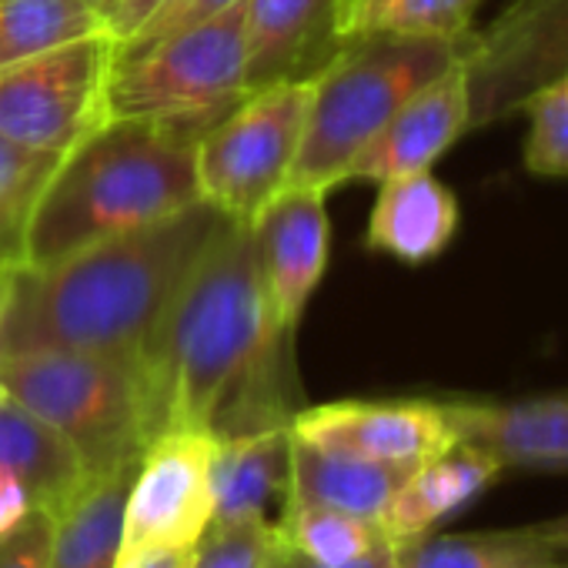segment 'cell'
I'll return each mask as SVG.
<instances>
[{
	"instance_id": "1",
	"label": "cell",
	"mask_w": 568,
	"mask_h": 568,
	"mask_svg": "<svg viewBox=\"0 0 568 568\" xmlns=\"http://www.w3.org/2000/svg\"><path fill=\"white\" fill-rule=\"evenodd\" d=\"M288 338L271 315L251 227L224 221L144 352L158 428L221 438L292 422L281 408Z\"/></svg>"
},
{
	"instance_id": "2",
	"label": "cell",
	"mask_w": 568,
	"mask_h": 568,
	"mask_svg": "<svg viewBox=\"0 0 568 568\" xmlns=\"http://www.w3.org/2000/svg\"><path fill=\"white\" fill-rule=\"evenodd\" d=\"M227 217L207 201L54 264H18L0 358L28 352H98L144 358L168 305Z\"/></svg>"
},
{
	"instance_id": "3",
	"label": "cell",
	"mask_w": 568,
	"mask_h": 568,
	"mask_svg": "<svg viewBox=\"0 0 568 568\" xmlns=\"http://www.w3.org/2000/svg\"><path fill=\"white\" fill-rule=\"evenodd\" d=\"M201 138L204 131L191 121L108 118L98 124L48 181L28 224L24 264H54L201 204Z\"/></svg>"
},
{
	"instance_id": "4",
	"label": "cell",
	"mask_w": 568,
	"mask_h": 568,
	"mask_svg": "<svg viewBox=\"0 0 568 568\" xmlns=\"http://www.w3.org/2000/svg\"><path fill=\"white\" fill-rule=\"evenodd\" d=\"M465 41L405 34L348 38L315 74L302 148L284 187L328 194L345 184L358 151L415 91L462 61Z\"/></svg>"
},
{
	"instance_id": "5",
	"label": "cell",
	"mask_w": 568,
	"mask_h": 568,
	"mask_svg": "<svg viewBox=\"0 0 568 568\" xmlns=\"http://www.w3.org/2000/svg\"><path fill=\"white\" fill-rule=\"evenodd\" d=\"M0 388L61 432L91 475L131 465L161 435L144 358L28 352L0 358Z\"/></svg>"
},
{
	"instance_id": "6",
	"label": "cell",
	"mask_w": 568,
	"mask_h": 568,
	"mask_svg": "<svg viewBox=\"0 0 568 568\" xmlns=\"http://www.w3.org/2000/svg\"><path fill=\"white\" fill-rule=\"evenodd\" d=\"M244 71V4H237L111 68L104 118L194 121L211 131L247 98Z\"/></svg>"
},
{
	"instance_id": "7",
	"label": "cell",
	"mask_w": 568,
	"mask_h": 568,
	"mask_svg": "<svg viewBox=\"0 0 568 568\" xmlns=\"http://www.w3.org/2000/svg\"><path fill=\"white\" fill-rule=\"evenodd\" d=\"M315 78L251 91L197 141L201 197L234 224H251L288 184L302 148Z\"/></svg>"
},
{
	"instance_id": "8",
	"label": "cell",
	"mask_w": 568,
	"mask_h": 568,
	"mask_svg": "<svg viewBox=\"0 0 568 568\" xmlns=\"http://www.w3.org/2000/svg\"><path fill=\"white\" fill-rule=\"evenodd\" d=\"M111 58L114 38L98 31L0 71V134L38 151L68 154L108 121Z\"/></svg>"
},
{
	"instance_id": "9",
	"label": "cell",
	"mask_w": 568,
	"mask_h": 568,
	"mask_svg": "<svg viewBox=\"0 0 568 568\" xmlns=\"http://www.w3.org/2000/svg\"><path fill=\"white\" fill-rule=\"evenodd\" d=\"M462 68L471 131L521 114L535 91L568 71V0H508L485 31L468 34Z\"/></svg>"
},
{
	"instance_id": "10",
	"label": "cell",
	"mask_w": 568,
	"mask_h": 568,
	"mask_svg": "<svg viewBox=\"0 0 568 568\" xmlns=\"http://www.w3.org/2000/svg\"><path fill=\"white\" fill-rule=\"evenodd\" d=\"M214 435L201 428H168L141 452L124 501L118 565L144 555L194 548L211 528V458Z\"/></svg>"
},
{
	"instance_id": "11",
	"label": "cell",
	"mask_w": 568,
	"mask_h": 568,
	"mask_svg": "<svg viewBox=\"0 0 568 568\" xmlns=\"http://www.w3.org/2000/svg\"><path fill=\"white\" fill-rule=\"evenodd\" d=\"M292 435L368 462L418 468L458 442L445 402H328L292 415Z\"/></svg>"
},
{
	"instance_id": "12",
	"label": "cell",
	"mask_w": 568,
	"mask_h": 568,
	"mask_svg": "<svg viewBox=\"0 0 568 568\" xmlns=\"http://www.w3.org/2000/svg\"><path fill=\"white\" fill-rule=\"evenodd\" d=\"M315 187H281L247 224L271 315L284 335H295L318 281L328 267V211Z\"/></svg>"
},
{
	"instance_id": "13",
	"label": "cell",
	"mask_w": 568,
	"mask_h": 568,
	"mask_svg": "<svg viewBox=\"0 0 568 568\" xmlns=\"http://www.w3.org/2000/svg\"><path fill=\"white\" fill-rule=\"evenodd\" d=\"M352 38V0H244L247 94L284 78H315Z\"/></svg>"
},
{
	"instance_id": "14",
	"label": "cell",
	"mask_w": 568,
	"mask_h": 568,
	"mask_svg": "<svg viewBox=\"0 0 568 568\" xmlns=\"http://www.w3.org/2000/svg\"><path fill=\"white\" fill-rule=\"evenodd\" d=\"M471 131V98L462 61L415 91L388 124L358 151L345 181H388L432 171V164Z\"/></svg>"
},
{
	"instance_id": "15",
	"label": "cell",
	"mask_w": 568,
	"mask_h": 568,
	"mask_svg": "<svg viewBox=\"0 0 568 568\" xmlns=\"http://www.w3.org/2000/svg\"><path fill=\"white\" fill-rule=\"evenodd\" d=\"M292 425H267L257 432L221 435L211 458V528L277 525L274 508L288 505Z\"/></svg>"
},
{
	"instance_id": "16",
	"label": "cell",
	"mask_w": 568,
	"mask_h": 568,
	"mask_svg": "<svg viewBox=\"0 0 568 568\" xmlns=\"http://www.w3.org/2000/svg\"><path fill=\"white\" fill-rule=\"evenodd\" d=\"M458 442L478 445L501 468H568V392L518 402H445Z\"/></svg>"
},
{
	"instance_id": "17",
	"label": "cell",
	"mask_w": 568,
	"mask_h": 568,
	"mask_svg": "<svg viewBox=\"0 0 568 568\" xmlns=\"http://www.w3.org/2000/svg\"><path fill=\"white\" fill-rule=\"evenodd\" d=\"M501 471V462L481 452L478 445L455 442L442 455L408 471V478L398 485L395 498L382 515L388 541L408 545L415 538L432 535L438 521H445L471 498H478Z\"/></svg>"
},
{
	"instance_id": "18",
	"label": "cell",
	"mask_w": 568,
	"mask_h": 568,
	"mask_svg": "<svg viewBox=\"0 0 568 568\" xmlns=\"http://www.w3.org/2000/svg\"><path fill=\"white\" fill-rule=\"evenodd\" d=\"M458 217L455 194L432 171L388 178L375 197L365 244L405 264H425L452 244Z\"/></svg>"
},
{
	"instance_id": "19",
	"label": "cell",
	"mask_w": 568,
	"mask_h": 568,
	"mask_svg": "<svg viewBox=\"0 0 568 568\" xmlns=\"http://www.w3.org/2000/svg\"><path fill=\"white\" fill-rule=\"evenodd\" d=\"M405 478H408V468L368 462V458L292 435L288 505L338 508V511H352L382 525V515Z\"/></svg>"
},
{
	"instance_id": "20",
	"label": "cell",
	"mask_w": 568,
	"mask_h": 568,
	"mask_svg": "<svg viewBox=\"0 0 568 568\" xmlns=\"http://www.w3.org/2000/svg\"><path fill=\"white\" fill-rule=\"evenodd\" d=\"M0 468L14 471L31 491L34 508L51 515H61L91 478L78 448L4 388H0Z\"/></svg>"
},
{
	"instance_id": "21",
	"label": "cell",
	"mask_w": 568,
	"mask_h": 568,
	"mask_svg": "<svg viewBox=\"0 0 568 568\" xmlns=\"http://www.w3.org/2000/svg\"><path fill=\"white\" fill-rule=\"evenodd\" d=\"M141 462V458H138ZM138 462L91 475L74 501L54 515L51 568H114L124 528V501Z\"/></svg>"
},
{
	"instance_id": "22",
	"label": "cell",
	"mask_w": 568,
	"mask_h": 568,
	"mask_svg": "<svg viewBox=\"0 0 568 568\" xmlns=\"http://www.w3.org/2000/svg\"><path fill=\"white\" fill-rule=\"evenodd\" d=\"M558 551L528 528L505 531H455V535H425L408 545H398L395 568H545Z\"/></svg>"
},
{
	"instance_id": "23",
	"label": "cell",
	"mask_w": 568,
	"mask_h": 568,
	"mask_svg": "<svg viewBox=\"0 0 568 568\" xmlns=\"http://www.w3.org/2000/svg\"><path fill=\"white\" fill-rule=\"evenodd\" d=\"M108 31L84 0H0V71Z\"/></svg>"
},
{
	"instance_id": "24",
	"label": "cell",
	"mask_w": 568,
	"mask_h": 568,
	"mask_svg": "<svg viewBox=\"0 0 568 568\" xmlns=\"http://www.w3.org/2000/svg\"><path fill=\"white\" fill-rule=\"evenodd\" d=\"M277 528L284 548H292L318 565H348L388 541L378 521L322 505H288Z\"/></svg>"
},
{
	"instance_id": "25",
	"label": "cell",
	"mask_w": 568,
	"mask_h": 568,
	"mask_svg": "<svg viewBox=\"0 0 568 568\" xmlns=\"http://www.w3.org/2000/svg\"><path fill=\"white\" fill-rule=\"evenodd\" d=\"M64 154L38 151L0 134V261L24 264L31 214Z\"/></svg>"
},
{
	"instance_id": "26",
	"label": "cell",
	"mask_w": 568,
	"mask_h": 568,
	"mask_svg": "<svg viewBox=\"0 0 568 568\" xmlns=\"http://www.w3.org/2000/svg\"><path fill=\"white\" fill-rule=\"evenodd\" d=\"M481 0H352L355 34H405L465 41Z\"/></svg>"
},
{
	"instance_id": "27",
	"label": "cell",
	"mask_w": 568,
	"mask_h": 568,
	"mask_svg": "<svg viewBox=\"0 0 568 568\" xmlns=\"http://www.w3.org/2000/svg\"><path fill=\"white\" fill-rule=\"evenodd\" d=\"M525 171L535 178H568V71L535 91L525 104Z\"/></svg>"
},
{
	"instance_id": "28",
	"label": "cell",
	"mask_w": 568,
	"mask_h": 568,
	"mask_svg": "<svg viewBox=\"0 0 568 568\" xmlns=\"http://www.w3.org/2000/svg\"><path fill=\"white\" fill-rule=\"evenodd\" d=\"M284 548L277 525L207 528L194 545L191 568H264Z\"/></svg>"
},
{
	"instance_id": "29",
	"label": "cell",
	"mask_w": 568,
	"mask_h": 568,
	"mask_svg": "<svg viewBox=\"0 0 568 568\" xmlns=\"http://www.w3.org/2000/svg\"><path fill=\"white\" fill-rule=\"evenodd\" d=\"M237 4H244V0H164V4L124 44H114L111 68H124V64L138 61L141 54H148L154 44H161L164 38L187 31L201 21H211V18H217Z\"/></svg>"
},
{
	"instance_id": "30",
	"label": "cell",
	"mask_w": 568,
	"mask_h": 568,
	"mask_svg": "<svg viewBox=\"0 0 568 568\" xmlns=\"http://www.w3.org/2000/svg\"><path fill=\"white\" fill-rule=\"evenodd\" d=\"M54 515L34 508L18 531L0 538V568H51Z\"/></svg>"
},
{
	"instance_id": "31",
	"label": "cell",
	"mask_w": 568,
	"mask_h": 568,
	"mask_svg": "<svg viewBox=\"0 0 568 568\" xmlns=\"http://www.w3.org/2000/svg\"><path fill=\"white\" fill-rule=\"evenodd\" d=\"M31 511H34V501H31V491L24 488V481L14 471L0 468V538L18 531Z\"/></svg>"
},
{
	"instance_id": "32",
	"label": "cell",
	"mask_w": 568,
	"mask_h": 568,
	"mask_svg": "<svg viewBox=\"0 0 568 568\" xmlns=\"http://www.w3.org/2000/svg\"><path fill=\"white\" fill-rule=\"evenodd\" d=\"M164 0H118L114 14L108 18V34L114 38V44H124Z\"/></svg>"
},
{
	"instance_id": "33",
	"label": "cell",
	"mask_w": 568,
	"mask_h": 568,
	"mask_svg": "<svg viewBox=\"0 0 568 568\" xmlns=\"http://www.w3.org/2000/svg\"><path fill=\"white\" fill-rule=\"evenodd\" d=\"M398 565V545L395 541H385L378 545L375 551H368L365 558H355L348 565H318L292 548H284V558H281V568H395Z\"/></svg>"
},
{
	"instance_id": "34",
	"label": "cell",
	"mask_w": 568,
	"mask_h": 568,
	"mask_svg": "<svg viewBox=\"0 0 568 568\" xmlns=\"http://www.w3.org/2000/svg\"><path fill=\"white\" fill-rule=\"evenodd\" d=\"M194 548H174V551H158V555H144L124 568H191Z\"/></svg>"
},
{
	"instance_id": "35",
	"label": "cell",
	"mask_w": 568,
	"mask_h": 568,
	"mask_svg": "<svg viewBox=\"0 0 568 568\" xmlns=\"http://www.w3.org/2000/svg\"><path fill=\"white\" fill-rule=\"evenodd\" d=\"M535 531H538L555 551H568V511H561V515H555V518H548V521H538Z\"/></svg>"
},
{
	"instance_id": "36",
	"label": "cell",
	"mask_w": 568,
	"mask_h": 568,
	"mask_svg": "<svg viewBox=\"0 0 568 568\" xmlns=\"http://www.w3.org/2000/svg\"><path fill=\"white\" fill-rule=\"evenodd\" d=\"M11 271L14 264L0 261V318H4V305H8V288H11Z\"/></svg>"
},
{
	"instance_id": "37",
	"label": "cell",
	"mask_w": 568,
	"mask_h": 568,
	"mask_svg": "<svg viewBox=\"0 0 568 568\" xmlns=\"http://www.w3.org/2000/svg\"><path fill=\"white\" fill-rule=\"evenodd\" d=\"M84 4H88L91 11H98V14H101V21H104V28H108V18L114 14L118 0H84Z\"/></svg>"
},
{
	"instance_id": "38",
	"label": "cell",
	"mask_w": 568,
	"mask_h": 568,
	"mask_svg": "<svg viewBox=\"0 0 568 568\" xmlns=\"http://www.w3.org/2000/svg\"><path fill=\"white\" fill-rule=\"evenodd\" d=\"M281 558H284V548H281V551H277V555H274V558H271L264 568H281Z\"/></svg>"
},
{
	"instance_id": "39",
	"label": "cell",
	"mask_w": 568,
	"mask_h": 568,
	"mask_svg": "<svg viewBox=\"0 0 568 568\" xmlns=\"http://www.w3.org/2000/svg\"><path fill=\"white\" fill-rule=\"evenodd\" d=\"M545 568H568V565H561V561L555 558V561H551V565H545Z\"/></svg>"
}]
</instances>
